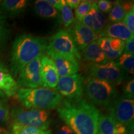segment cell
Returning <instances> with one entry per match:
<instances>
[{
  "mask_svg": "<svg viewBox=\"0 0 134 134\" xmlns=\"http://www.w3.org/2000/svg\"><path fill=\"white\" fill-rule=\"evenodd\" d=\"M57 109L58 115L75 134H97L100 112L86 99L65 100Z\"/></svg>",
  "mask_w": 134,
  "mask_h": 134,
  "instance_id": "6da1fadb",
  "label": "cell"
},
{
  "mask_svg": "<svg viewBox=\"0 0 134 134\" xmlns=\"http://www.w3.org/2000/svg\"><path fill=\"white\" fill-rule=\"evenodd\" d=\"M47 46V42L44 38L31 34H23L16 37L11 49V75L14 77L18 76L26 65L42 55Z\"/></svg>",
  "mask_w": 134,
  "mask_h": 134,
  "instance_id": "7a4b0ae2",
  "label": "cell"
},
{
  "mask_svg": "<svg viewBox=\"0 0 134 134\" xmlns=\"http://www.w3.org/2000/svg\"><path fill=\"white\" fill-rule=\"evenodd\" d=\"M16 94L19 103L27 109H54L62 101L59 93L48 88H21Z\"/></svg>",
  "mask_w": 134,
  "mask_h": 134,
  "instance_id": "3957f363",
  "label": "cell"
},
{
  "mask_svg": "<svg viewBox=\"0 0 134 134\" xmlns=\"http://www.w3.org/2000/svg\"><path fill=\"white\" fill-rule=\"evenodd\" d=\"M85 91L92 103L104 108L117 98V91L114 85L94 78L87 80Z\"/></svg>",
  "mask_w": 134,
  "mask_h": 134,
  "instance_id": "277c9868",
  "label": "cell"
},
{
  "mask_svg": "<svg viewBox=\"0 0 134 134\" xmlns=\"http://www.w3.org/2000/svg\"><path fill=\"white\" fill-rule=\"evenodd\" d=\"M11 117L13 123L47 130L51 119L50 113L47 110L25 109L21 108H14L11 110Z\"/></svg>",
  "mask_w": 134,
  "mask_h": 134,
  "instance_id": "5b68a950",
  "label": "cell"
},
{
  "mask_svg": "<svg viewBox=\"0 0 134 134\" xmlns=\"http://www.w3.org/2000/svg\"><path fill=\"white\" fill-rule=\"evenodd\" d=\"M108 114L117 122L133 131L134 120V100L123 97L115 98L105 108Z\"/></svg>",
  "mask_w": 134,
  "mask_h": 134,
  "instance_id": "8992f818",
  "label": "cell"
},
{
  "mask_svg": "<svg viewBox=\"0 0 134 134\" xmlns=\"http://www.w3.org/2000/svg\"><path fill=\"white\" fill-rule=\"evenodd\" d=\"M46 50L74 57L76 59L81 58L70 34L63 29L59 30L50 37Z\"/></svg>",
  "mask_w": 134,
  "mask_h": 134,
  "instance_id": "52a82bcc",
  "label": "cell"
},
{
  "mask_svg": "<svg viewBox=\"0 0 134 134\" xmlns=\"http://www.w3.org/2000/svg\"><path fill=\"white\" fill-rule=\"evenodd\" d=\"M93 78L105 81L115 85H121L124 80V73L117 62L110 61L103 64H94L90 68Z\"/></svg>",
  "mask_w": 134,
  "mask_h": 134,
  "instance_id": "ba28073f",
  "label": "cell"
},
{
  "mask_svg": "<svg viewBox=\"0 0 134 134\" xmlns=\"http://www.w3.org/2000/svg\"><path fill=\"white\" fill-rule=\"evenodd\" d=\"M57 87L60 94L68 100H80L83 94V78L78 74L60 77Z\"/></svg>",
  "mask_w": 134,
  "mask_h": 134,
  "instance_id": "9c48e42d",
  "label": "cell"
},
{
  "mask_svg": "<svg viewBox=\"0 0 134 134\" xmlns=\"http://www.w3.org/2000/svg\"><path fill=\"white\" fill-rule=\"evenodd\" d=\"M41 56L28 63L21 70L18 75L16 81L18 86L27 87V88L43 87V83L39 71Z\"/></svg>",
  "mask_w": 134,
  "mask_h": 134,
  "instance_id": "30bf717a",
  "label": "cell"
},
{
  "mask_svg": "<svg viewBox=\"0 0 134 134\" xmlns=\"http://www.w3.org/2000/svg\"><path fill=\"white\" fill-rule=\"evenodd\" d=\"M47 53L54 63L60 78L75 75L79 71V63L74 57L50 51H47Z\"/></svg>",
  "mask_w": 134,
  "mask_h": 134,
  "instance_id": "8fae6325",
  "label": "cell"
},
{
  "mask_svg": "<svg viewBox=\"0 0 134 134\" xmlns=\"http://www.w3.org/2000/svg\"><path fill=\"white\" fill-rule=\"evenodd\" d=\"M68 32L71 35L78 50H83L98 38L97 34L79 22L75 23L74 26H70Z\"/></svg>",
  "mask_w": 134,
  "mask_h": 134,
  "instance_id": "7c38bea8",
  "label": "cell"
},
{
  "mask_svg": "<svg viewBox=\"0 0 134 134\" xmlns=\"http://www.w3.org/2000/svg\"><path fill=\"white\" fill-rule=\"evenodd\" d=\"M40 75L43 87L54 89L57 86L60 76L52 60L46 55H42L40 66Z\"/></svg>",
  "mask_w": 134,
  "mask_h": 134,
  "instance_id": "4fadbf2b",
  "label": "cell"
},
{
  "mask_svg": "<svg viewBox=\"0 0 134 134\" xmlns=\"http://www.w3.org/2000/svg\"><path fill=\"white\" fill-rule=\"evenodd\" d=\"M107 58L113 61L124 52L125 42L122 40L109 37H100L97 41Z\"/></svg>",
  "mask_w": 134,
  "mask_h": 134,
  "instance_id": "5bb4252c",
  "label": "cell"
},
{
  "mask_svg": "<svg viewBox=\"0 0 134 134\" xmlns=\"http://www.w3.org/2000/svg\"><path fill=\"white\" fill-rule=\"evenodd\" d=\"M128 130L125 125L117 122L109 114L100 113L97 134H127Z\"/></svg>",
  "mask_w": 134,
  "mask_h": 134,
  "instance_id": "9a60e30c",
  "label": "cell"
},
{
  "mask_svg": "<svg viewBox=\"0 0 134 134\" xmlns=\"http://www.w3.org/2000/svg\"><path fill=\"white\" fill-rule=\"evenodd\" d=\"M80 23L99 34L105 26L106 20L104 14L97 7V3H94L90 12L84 17Z\"/></svg>",
  "mask_w": 134,
  "mask_h": 134,
  "instance_id": "2e32d148",
  "label": "cell"
},
{
  "mask_svg": "<svg viewBox=\"0 0 134 134\" xmlns=\"http://www.w3.org/2000/svg\"><path fill=\"white\" fill-rule=\"evenodd\" d=\"M100 37H109L128 42L133 38V34L125 26L123 23H111L105 25L99 33Z\"/></svg>",
  "mask_w": 134,
  "mask_h": 134,
  "instance_id": "e0dca14e",
  "label": "cell"
},
{
  "mask_svg": "<svg viewBox=\"0 0 134 134\" xmlns=\"http://www.w3.org/2000/svg\"><path fill=\"white\" fill-rule=\"evenodd\" d=\"M18 87L14 77L8 71L7 68L3 64L0 65V91L5 96L11 97L17 93Z\"/></svg>",
  "mask_w": 134,
  "mask_h": 134,
  "instance_id": "ac0fdd59",
  "label": "cell"
},
{
  "mask_svg": "<svg viewBox=\"0 0 134 134\" xmlns=\"http://www.w3.org/2000/svg\"><path fill=\"white\" fill-rule=\"evenodd\" d=\"M82 55L85 61L93 63L94 65L103 64L109 60L96 41L93 42L84 48L82 50Z\"/></svg>",
  "mask_w": 134,
  "mask_h": 134,
  "instance_id": "d6986e66",
  "label": "cell"
},
{
  "mask_svg": "<svg viewBox=\"0 0 134 134\" xmlns=\"http://www.w3.org/2000/svg\"><path fill=\"white\" fill-rule=\"evenodd\" d=\"M28 1L26 0H4L0 4L3 12L11 17L18 16L26 9Z\"/></svg>",
  "mask_w": 134,
  "mask_h": 134,
  "instance_id": "ffe728a7",
  "label": "cell"
},
{
  "mask_svg": "<svg viewBox=\"0 0 134 134\" xmlns=\"http://www.w3.org/2000/svg\"><path fill=\"white\" fill-rule=\"evenodd\" d=\"M34 9L40 17L46 19H58L60 17L58 11L51 6L47 0H37L35 1Z\"/></svg>",
  "mask_w": 134,
  "mask_h": 134,
  "instance_id": "44dd1931",
  "label": "cell"
},
{
  "mask_svg": "<svg viewBox=\"0 0 134 134\" xmlns=\"http://www.w3.org/2000/svg\"><path fill=\"white\" fill-rule=\"evenodd\" d=\"M13 134H52V132L49 129L43 130L13 123Z\"/></svg>",
  "mask_w": 134,
  "mask_h": 134,
  "instance_id": "7402d4cb",
  "label": "cell"
},
{
  "mask_svg": "<svg viewBox=\"0 0 134 134\" xmlns=\"http://www.w3.org/2000/svg\"><path fill=\"white\" fill-rule=\"evenodd\" d=\"M122 70H124L130 75H133L134 71V57L133 55L124 53L119 58L118 62Z\"/></svg>",
  "mask_w": 134,
  "mask_h": 134,
  "instance_id": "603a6c76",
  "label": "cell"
},
{
  "mask_svg": "<svg viewBox=\"0 0 134 134\" xmlns=\"http://www.w3.org/2000/svg\"><path fill=\"white\" fill-rule=\"evenodd\" d=\"M126 13L121 3L118 1H115L113 8L110 10L108 19L113 23H120L122 21Z\"/></svg>",
  "mask_w": 134,
  "mask_h": 134,
  "instance_id": "cb8c5ba5",
  "label": "cell"
},
{
  "mask_svg": "<svg viewBox=\"0 0 134 134\" xmlns=\"http://www.w3.org/2000/svg\"><path fill=\"white\" fill-rule=\"evenodd\" d=\"M61 19L65 27H69L74 23L75 18L72 10L65 3L61 10Z\"/></svg>",
  "mask_w": 134,
  "mask_h": 134,
  "instance_id": "d4e9b609",
  "label": "cell"
},
{
  "mask_svg": "<svg viewBox=\"0 0 134 134\" xmlns=\"http://www.w3.org/2000/svg\"><path fill=\"white\" fill-rule=\"evenodd\" d=\"M93 4L89 3L88 1H81L80 4L75 9V18L80 23L83 19L84 17L90 12L92 8Z\"/></svg>",
  "mask_w": 134,
  "mask_h": 134,
  "instance_id": "484cf974",
  "label": "cell"
},
{
  "mask_svg": "<svg viewBox=\"0 0 134 134\" xmlns=\"http://www.w3.org/2000/svg\"><path fill=\"white\" fill-rule=\"evenodd\" d=\"M9 109L7 103L0 100V124L7 122L9 119Z\"/></svg>",
  "mask_w": 134,
  "mask_h": 134,
  "instance_id": "4316f807",
  "label": "cell"
},
{
  "mask_svg": "<svg viewBox=\"0 0 134 134\" xmlns=\"http://www.w3.org/2000/svg\"><path fill=\"white\" fill-rule=\"evenodd\" d=\"M123 23L130 30L132 33H134V8L126 13L124 18Z\"/></svg>",
  "mask_w": 134,
  "mask_h": 134,
  "instance_id": "83f0119b",
  "label": "cell"
},
{
  "mask_svg": "<svg viewBox=\"0 0 134 134\" xmlns=\"http://www.w3.org/2000/svg\"><path fill=\"white\" fill-rule=\"evenodd\" d=\"M123 98L128 99H133L134 98V80L132 79L129 81L124 86Z\"/></svg>",
  "mask_w": 134,
  "mask_h": 134,
  "instance_id": "f1b7e54d",
  "label": "cell"
},
{
  "mask_svg": "<svg viewBox=\"0 0 134 134\" xmlns=\"http://www.w3.org/2000/svg\"><path fill=\"white\" fill-rule=\"evenodd\" d=\"M113 3L111 1L107 0H100L97 2V7L100 12L108 13L113 8Z\"/></svg>",
  "mask_w": 134,
  "mask_h": 134,
  "instance_id": "f546056e",
  "label": "cell"
},
{
  "mask_svg": "<svg viewBox=\"0 0 134 134\" xmlns=\"http://www.w3.org/2000/svg\"><path fill=\"white\" fill-rule=\"evenodd\" d=\"M10 34V31L5 24H0V47L7 41Z\"/></svg>",
  "mask_w": 134,
  "mask_h": 134,
  "instance_id": "4dcf8cb0",
  "label": "cell"
},
{
  "mask_svg": "<svg viewBox=\"0 0 134 134\" xmlns=\"http://www.w3.org/2000/svg\"><path fill=\"white\" fill-rule=\"evenodd\" d=\"M124 53L127 54H130L133 55L134 54V41L133 38L127 42L125 45L124 48Z\"/></svg>",
  "mask_w": 134,
  "mask_h": 134,
  "instance_id": "1f68e13d",
  "label": "cell"
},
{
  "mask_svg": "<svg viewBox=\"0 0 134 134\" xmlns=\"http://www.w3.org/2000/svg\"><path fill=\"white\" fill-rule=\"evenodd\" d=\"M47 1L58 11H61L65 3V0H47Z\"/></svg>",
  "mask_w": 134,
  "mask_h": 134,
  "instance_id": "d6a6232c",
  "label": "cell"
},
{
  "mask_svg": "<svg viewBox=\"0 0 134 134\" xmlns=\"http://www.w3.org/2000/svg\"><path fill=\"white\" fill-rule=\"evenodd\" d=\"M57 134H75V133L68 125H63L58 129Z\"/></svg>",
  "mask_w": 134,
  "mask_h": 134,
  "instance_id": "836d02e7",
  "label": "cell"
},
{
  "mask_svg": "<svg viewBox=\"0 0 134 134\" xmlns=\"http://www.w3.org/2000/svg\"><path fill=\"white\" fill-rule=\"evenodd\" d=\"M80 2H81L80 0H65L66 4L71 9H76Z\"/></svg>",
  "mask_w": 134,
  "mask_h": 134,
  "instance_id": "e575fe53",
  "label": "cell"
},
{
  "mask_svg": "<svg viewBox=\"0 0 134 134\" xmlns=\"http://www.w3.org/2000/svg\"><path fill=\"white\" fill-rule=\"evenodd\" d=\"M122 7H123L125 11V12L127 13L130 11V10L133 9V3L132 2H125L123 3H121Z\"/></svg>",
  "mask_w": 134,
  "mask_h": 134,
  "instance_id": "d590c367",
  "label": "cell"
},
{
  "mask_svg": "<svg viewBox=\"0 0 134 134\" xmlns=\"http://www.w3.org/2000/svg\"><path fill=\"white\" fill-rule=\"evenodd\" d=\"M6 17L5 16L4 13L3 12L2 9L0 7V24H6Z\"/></svg>",
  "mask_w": 134,
  "mask_h": 134,
  "instance_id": "8d00e7d4",
  "label": "cell"
},
{
  "mask_svg": "<svg viewBox=\"0 0 134 134\" xmlns=\"http://www.w3.org/2000/svg\"><path fill=\"white\" fill-rule=\"evenodd\" d=\"M0 134H11L7 130L3 127H0Z\"/></svg>",
  "mask_w": 134,
  "mask_h": 134,
  "instance_id": "74e56055",
  "label": "cell"
},
{
  "mask_svg": "<svg viewBox=\"0 0 134 134\" xmlns=\"http://www.w3.org/2000/svg\"><path fill=\"white\" fill-rule=\"evenodd\" d=\"M5 96V94L4 93H3L2 91H0V97H1V98H3V97Z\"/></svg>",
  "mask_w": 134,
  "mask_h": 134,
  "instance_id": "f35d334b",
  "label": "cell"
},
{
  "mask_svg": "<svg viewBox=\"0 0 134 134\" xmlns=\"http://www.w3.org/2000/svg\"><path fill=\"white\" fill-rule=\"evenodd\" d=\"M1 64H2V63H0V65H1Z\"/></svg>",
  "mask_w": 134,
  "mask_h": 134,
  "instance_id": "ab89813d",
  "label": "cell"
}]
</instances>
